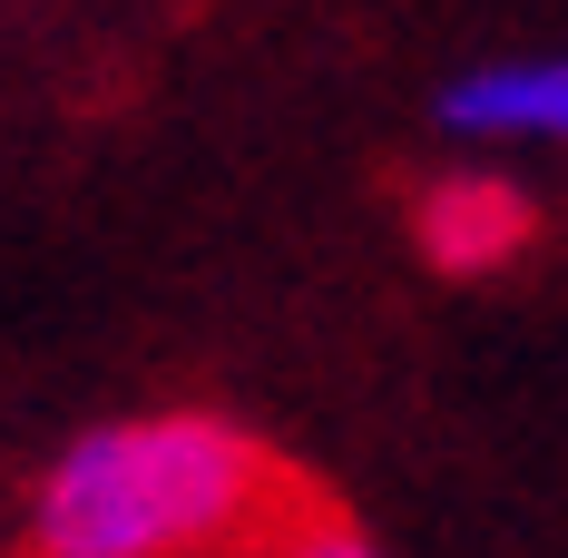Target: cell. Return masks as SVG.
I'll return each instance as SVG.
<instances>
[{
    "mask_svg": "<svg viewBox=\"0 0 568 558\" xmlns=\"http://www.w3.org/2000/svg\"><path fill=\"white\" fill-rule=\"evenodd\" d=\"M460 128H559L568 138V69H490L452 89Z\"/></svg>",
    "mask_w": 568,
    "mask_h": 558,
    "instance_id": "3957f363",
    "label": "cell"
},
{
    "mask_svg": "<svg viewBox=\"0 0 568 558\" xmlns=\"http://www.w3.org/2000/svg\"><path fill=\"white\" fill-rule=\"evenodd\" d=\"M343 529L324 480L206 412L89 432L40 500V558H314Z\"/></svg>",
    "mask_w": 568,
    "mask_h": 558,
    "instance_id": "6da1fadb",
    "label": "cell"
},
{
    "mask_svg": "<svg viewBox=\"0 0 568 558\" xmlns=\"http://www.w3.org/2000/svg\"><path fill=\"white\" fill-rule=\"evenodd\" d=\"M314 558H373V549H363V539L343 529V539H324V549H314Z\"/></svg>",
    "mask_w": 568,
    "mask_h": 558,
    "instance_id": "277c9868",
    "label": "cell"
},
{
    "mask_svg": "<svg viewBox=\"0 0 568 558\" xmlns=\"http://www.w3.org/2000/svg\"><path fill=\"white\" fill-rule=\"evenodd\" d=\"M529 235H539V206H529L519 186H500V176H460V186H432V196H422V245H432V265H452V275L510 265Z\"/></svg>",
    "mask_w": 568,
    "mask_h": 558,
    "instance_id": "7a4b0ae2",
    "label": "cell"
}]
</instances>
